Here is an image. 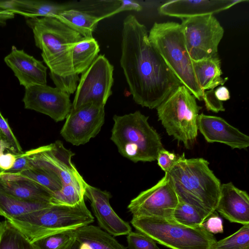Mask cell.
<instances>
[{
  "label": "cell",
  "mask_w": 249,
  "mask_h": 249,
  "mask_svg": "<svg viewBox=\"0 0 249 249\" xmlns=\"http://www.w3.org/2000/svg\"><path fill=\"white\" fill-rule=\"evenodd\" d=\"M178 197L169 179L164 176L153 187L140 193L127 206L134 217L173 219Z\"/></svg>",
  "instance_id": "obj_11"
},
{
  "label": "cell",
  "mask_w": 249,
  "mask_h": 249,
  "mask_svg": "<svg viewBox=\"0 0 249 249\" xmlns=\"http://www.w3.org/2000/svg\"><path fill=\"white\" fill-rule=\"evenodd\" d=\"M179 156L163 148L159 152L156 160L159 166L165 173L176 162Z\"/></svg>",
  "instance_id": "obj_38"
},
{
  "label": "cell",
  "mask_w": 249,
  "mask_h": 249,
  "mask_svg": "<svg viewBox=\"0 0 249 249\" xmlns=\"http://www.w3.org/2000/svg\"><path fill=\"white\" fill-rule=\"evenodd\" d=\"M87 182L82 177L77 180L62 185L53 193L52 204L68 206H75L84 200Z\"/></svg>",
  "instance_id": "obj_29"
},
{
  "label": "cell",
  "mask_w": 249,
  "mask_h": 249,
  "mask_svg": "<svg viewBox=\"0 0 249 249\" xmlns=\"http://www.w3.org/2000/svg\"><path fill=\"white\" fill-rule=\"evenodd\" d=\"M31 168L29 169L15 174H1L0 176L29 179L42 185L53 193L61 190L62 184L58 177L31 163Z\"/></svg>",
  "instance_id": "obj_27"
},
{
  "label": "cell",
  "mask_w": 249,
  "mask_h": 249,
  "mask_svg": "<svg viewBox=\"0 0 249 249\" xmlns=\"http://www.w3.org/2000/svg\"><path fill=\"white\" fill-rule=\"evenodd\" d=\"M197 127L208 142L224 143L232 149H245L249 146V137L220 117L202 113L197 118Z\"/></svg>",
  "instance_id": "obj_16"
},
{
  "label": "cell",
  "mask_w": 249,
  "mask_h": 249,
  "mask_svg": "<svg viewBox=\"0 0 249 249\" xmlns=\"http://www.w3.org/2000/svg\"><path fill=\"white\" fill-rule=\"evenodd\" d=\"M193 68L197 83L204 91L223 86L228 80L223 78L219 57L197 61H193Z\"/></svg>",
  "instance_id": "obj_22"
},
{
  "label": "cell",
  "mask_w": 249,
  "mask_h": 249,
  "mask_svg": "<svg viewBox=\"0 0 249 249\" xmlns=\"http://www.w3.org/2000/svg\"><path fill=\"white\" fill-rule=\"evenodd\" d=\"M29 150L21 154L17 155L16 160L13 167L1 174H15L31 168Z\"/></svg>",
  "instance_id": "obj_36"
},
{
  "label": "cell",
  "mask_w": 249,
  "mask_h": 249,
  "mask_svg": "<svg viewBox=\"0 0 249 249\" xmlns=\"http://www.w3.org/2000/svg\"><path fill=\"white\" fill-rule=\"evenodd\" d=\"M144 25L132 15L124 20L120 63L136 103L156 108L182 85L151 44Z\"/></svg>",
  "instance_id": "obj_1"
},
{
  "label": "cell",
  "mask_w": 249,
  "mask_h": 249,
  "mask_svg": "<svg viewBox=\"0 0 249 249\" xmlns=\"http://www.w3.org/2000/svg\"><path fill=\"white\" fill-rule=\"evenodd\" d=\"M183 85L178 87L157 108L158 120L167 133L189 149L198 134L197 118L202 107Z\"/></svg>",
  "instance_id": "obj_7"
},
{
  "label": "cell",
  "mask_w": 249,
  "mask_h": 249,
  "mask_svg": "<svg viewBox=\"0 0 249 249\" xmlns=\"http://www.w3.org/2000/svg\"><path fill=\"white\" fill-rule=\"evenodd\" d=\"M114 68L104 55H99L81 74L72 108L92 103L105 107L112 94Z\"/></svg>",
  "instance_id": "obj_10"
},
{
  "label": "cell",
  "mask_w": 249,
  "mask_h": 249,
  "mask_svg": "<svg viewBox=\"0 0 249 249\" xmlns=\"http://www.w3.org/2000/svg\"><path fill=\"white\" fill-rule=\"evenodd\" d=\"M104 107L90 103L71 109L60 131L66 141L73 145L84 144L100 131L105 122Z\"/></svg>",
  "instance_id": "obj_12"
},
{
  "label": "cell",
  "mask_w": 249,
  "mask_h": 249,
  "mask_svg": "<svg viewBox=\"0 0 249 249\" xmlns=\"http://www.w3.org/2000/svg\"><path fill=\"white\" fill-rule=\"evenodd\" d=\"M0 249H35L32 243L8 220L0 222Z\"/></svg>",
  "instance_id": "obj_28"
},
{
  "label": "cell",
  "mask_w": 249,
  "mask_h": 249,
  "mask_svg": "<svg viewBox=\"0 0 249 249\" xmlns=\"http://www.w3.org/2000/svg\"><path fill=\"white\" fill-rule=\"evenodd\" d=\"M80 243L75 238L74 236L70 240L64 244L58 249H79Z\"/></svg>",
  "instance_id": "obj_43"
},
{
  "label": "cell",
  "mask_w": 249,
  "mask_h": 249,
  "mask_svg": "<svg viewBox=\"0 0 249 249\" xmlns=\"http://www.w3.org/2000/svg\"><path fill=\"white\" fill-rule=\"evenodd\" d=\"M6 150V147L2 143L0 139V155L3 153L4 151Z\"/></svg>",
  "instance_id": "obj_45"
},
{
  "label": "cell",
  "mask_w": 249,
  "mask_h": 249,
  "mask_svg": "<svg viewBox=\"0 0 249 249\" xmlns=\"http://www.w3.org/2000/svg\"><path fill=\"white\" fill-rule=\"evenodd\" d=\"M29 152L31 163L58 177L62 185L82 177L71 161L75 154L65 148L59 140Z\"/></svg>",
  "instance_id": "obj_13"
},
{
  "label": "cell",
  "mask_w": 249,
  "mask_h": 249,
  "mask_svg": "<svg viewBox=\"0 0 249 249\" xmlns=\"http://www.w3.org/2000/svg\"><path fill=\"white\" fill-rule=\"evenodd\" d=\"M69 6L47 0H11L8 1V10L28 18H55Z\"/></svg>",
  "instance_id": "obj_21"
},
{
  "label": "cell",
  "mask_w": 249,
  "mask_h": 249,
  "mask_svg": "<svg viewBox=\"0 0 249 249\" xmlns=\"http://www.w3.org/2000/svg\"><path fill=\"white\" fill-rule=\"evenodd\" d=\"M99 45L93 37H83L73 46L72 63L74 73L79 74L85 71L98 56Z\"/></svg>",
  "instance_id": "obj_25"
},
{
  "label": "cell",
  "mask_w": 249,
  "mask_h": 249,
  "mask_svg": "<svg viewBox=\"0 0 249 249\" xmlns=\"http://www.w3.org/2000/svg\"><path fill=\"white\" fill-rule=\"evenodd\" d=\"M202 158L186 159L183 153L165 173L178 200L196 208L207 218L215 213L221 184Z\"/></svg>",
  "instance_id": "obj_2"
},
{
  "label": "cell",
  "mask_w": 249,
  "mask_h": 249,
  "mask_svg": "<svg viewBox=\"0 0 249 249\" xmlns=\"http://www.w3.org/2000/svg\"><path fill=\"white\" fill-rule=\"evenodd\" d=\"M15 14L13 13L3 9H0V19L6 20L14 18Z\"/></svg>",
  "instance_id": "obj_44"
},
{
  "label": "cell",
  "mask_w": 249,
  "mask_h": 249,
  "mask_svg": "<svg viewBox=\"0 0 249 249\" xmlns=\"http://www.w3.org/2000/svg\"><path fill=\"white\" fill-rule=\"evenodd\" d=\"M55 18L78 33L83 37H91L97 24L105 18L80 10L69 9Z\"/></svg>",
  "instance_id": "obj_24"
},
{
  "label": "cell",
  "mask_w": 249,
  "mask_h": 249,
  "mask_svg": "<svg viewBox=\"0 0 249 249\" xmlns=\"http://www.w3.org/2000/svg\"><path fill=\"white\" fill-rule=\"evenodd\" d=\"M120 6L114 11L104 15L105 18L112 16L118 13L129 10L141 11L142 7L137 1L134 0H119Z\"/></svg>",
  "instance_id": "obj_40"
},
{
  "label": "cell",
  "mask_w": 249,
  "mask_h": 249,
  "mask_svg": "<svg viewBox=\"0 0 249 249\" xmlns=\"http://www.w3.org/2000/svg\"><path fill=\"white\" fill-rule=\"evenodd\" d=\"M0 139L6 147V150L16 155L24 152L13 133L6 119L0 112Z\"/></svg>",
  "instance_id": "obj_33"
},
{
  "label": "cell",
  "mask_w": 249,
  "mask_h": 249,
  "mask_svg": "<svg viewBox=\"0 0 249 249\" xmlns=\"http://www.w3.org/2000/svg\"><path fill=\"white\" fill-rule=\"evenodd\" d=\"M4 61L13 71L20 84L26 88L36 85H47V70L42 62L18 50L15 46Z\"/></svg>",
  "instance_id": "obj_18"
},
{
  "label": "cell",
  "mask_w": 249,
  "mask_h": 249,
  "mask_svg": "<svg viewBox=\"0 0 249 249\" xmlns=\"http://www.w3.org/2000/svg\"><path fill=\"white\" fill-rule=\"evenodd\" d=\"M8 220L33 242L51 234L89 225L94 217L83 200L73 206L52 205Z\"/></svg>",
  "instance_id": "obj_6"
},
{
  "label": "cell",
  "mask_w": 249,
  "mask_h": 249,
  "mask_svg": "<svg viewBox=\"0 0 249 249\" xmlns=\"http://www.w3.org/2000/svg\"><path fill=\"white\" fill-rule=\"evenodd\" d=\"M214 89L204 91L202 99L205 103L207 110L215 113L224 111L225 108L223 102L219 101L215 97Z\"/></svg>",
  "instance_id": "obj_37"
},
{
  "label": "cell",
  "mask_w": 249,
  "mask_h": 249,
  "mask_svg": "<svg viewBox=\"0 0 249 249\" xmlns=\"http://www.w3.org/2000/svg\"><path fill=\"white\" fill-rule=\"evenodd\" d=\"M0 193L22 200L51 203L53 193L29 179L0 176Z\"/></svg>",
  "instance_id": "obj_20"
},
{
  "label": "cell",
  "mask_w": 249,
  "mask_h": 249,
  "mask_svg": "<svg viewBox=\"0 0 249 249\" xmlns=\"http://www.w3.org/2000/svg\"><path fill=\"white\" fill-rule=\"evenodd\" d=\"M73 231H66L51 234L32 243L35 249H58L74 236Z\"/></svg>",
  "instance_id": "obj_32"
},
{
  "label": "cell",
  "mask_w": 249,
  "mask_h": 249,
  "mask_svg": "<svg viewBox=\"0 0 249 249\" xmlns=\"http://www.w3.org/2000/svg\"><path fill=\"white\" fill-rule=\"evenodd\" d=\"M210 249H249V224L243 225L231 235L215 241Z\"/></svg>",
  "instance_id": "obj_31"
},
{
  "label": "cell",
  "mask_w": 249,
  "mask_h": 249,
  "mask_svg": "<svg viewBox=\"0 0 249 249\" xmlns=\"http://www.w3.org/2000/svg\"><path fill=\"white\" fill-rule=\"evenodd\" d=\"M75 238L90 249H126L112 235L98 227L87 225L73 231Z\"/></svg>",
  "instance_id": "obj_23"
},
{
  "label": "cell",
  "mask_w": 249,
  "mask_h": 249,
  "mask_svg": "<svg viewBox=\"0 0 249 249\" xmlns=\"http://www.w3.org/2000/svg\"><path fill=\"white\" fill-rule=\"evenodd\" d=\"M173 218L181 224L196 227L202 225L207 218L196 208L178 200L174 211Z\"/></svg>",
  "instance_id": "obj_30"
},
{
  "label": "cell",
  "mask_w": 249,
  "mask_h": 249,
  "mask_svg": "<svg viewBox=\"0 0 249 249\" xmlns=\"http://www.w3.org/2000/svg\"><path fill=\"white\" fill-rule=\"evenodd\" d=\"M49 75L56 88L69 95L73 94L76 91L80 80L78 74L74 73L63 77L50 72Z\"/></svg>",
  "instance_id": "obj_35"
},
{
  "label": "cell",
  "mask_w": 249,
  "mask_h": 249,
  "mask_svg": "<svg viewBox=\"0 0 249 249\" xmlns=\"http://www.w3.org/2000/svg\"><path fill=\"white\" fill-rule=\"evenodd\" d=\"M215 97L220 102L226 101L230 99V93L228 88L224 86H220L214 89Z\"/></svg>",
  "instance_id": "obj_42"
},
{
  "label": "cell",
  "mask_w": 249,
  "mask_h": 249,
  "mask_svg": "<svg viewBox=\"0 0 249 249\" xmlns=\"http://www.w3.org/2000/svg\"><path fill=\"white\" fill-rule=\"evenodd\" d=\"M17 155L11 152L2 153L0 155V173L7 171L13 166Z\"/></svg>",
  "instance_id": "obj_41"
},
{
  "label": "cell",
  "mask_w": 249,
  "mask_h": 249,
  "mask_svg": "<svg viewBox=\"0 0 249 249\" xmlns=\"http://www.w3.org/2000/svg\"><path fill=\"white\" fill-rule=\"evenodd\" d=\"M126 240L128 249H160L154 240L138 231H130Z\"/></svg>",
  "instance_id": "obj_34"
},
{
  "label": "cell",
  "mask_w": 249,
  "mask_h": 249,
  "mask_svg": "<svg viewBox=\"0 0 249 249\" xmlns=\"http://www.w3.org/2000/svg\"><path fill=\"white\" fill-rule=\"evenodd\" d=\"M51 203L29 202L0 193V215L10 220L48 208Z\"/></svg>",
  "instance_id": "obj_26"
},
{
  "label": "cell",
  "mask_w": 249,
  "mask_h": 249,
  "mask_svg": "<svg viewBox=\"0 0 249 249\" xmlns=\"http://www.w3.org/2000/svg\"><path fill=\"white\" fill-rule=\"evenodd\" d=\"M79 249H90V248L84 243H80Z\"/></svg>",
  "instance_id": "obj_46"
},
{
  "label": "cell",
  "mask_w": 249,
  "mask_h": 249,
  "mask_svg": "<svg viewBox=\"0 0 249 249\" xmlns=\"http://www.w3.org/2000/svg\"><path fill=\"white\" fill-rule=\"evenodd\" d=\"M148 119L139 110L113 117L110 139L121 155L134 162L156 160L164 148L160 135Z\"/></svg>",
  "instance_id": "obj_5"
},
{
  "label": "cell",
  "mask_w": 249,
  "mask_h": 249,
  "mask_svg": "<svg viewBox=\"0 0 249 249\" xmlns=\"http://www.w3.org/2000/svg\"><path fill=\"white\" fill-rule=\"evenodd\" d=\"M7 20L4 19H0V26H4L6 24Z\"/></svg>",
  "instance_id": "obj_47"
},
{
  "label": "cell",
  "mask_w": 249,
  "mask_h": 249,
  "mask_svg": "<svg viewBox=\"0 0 249 249\" xmlns=\"http://www.w3.org/2000/svg\"><path fill=\"white\" fill-rule=\"evenodd\" d=\"M202 226L208 232L213 234L223 232V221L216 211L205 220Z\"/></svg>",
  "instance_id": "obj_39"
},
{
  "label": "cell",
  "mask_w": 249,
  "mask_h": 249,
  "mask_svg": "<svg viewBox=\"0 0 249 249\" xmlns=\"http://www.w3.org/2000/svg\"><path fill=\"white\" fill-rule=\"evenodd\" d=\"M26 22L50 72L63 77L75 73L72 50L83 37L55 18H28Z\"/></svg>",
  "instance_id": "obj_3"
},
{
  "label": "cell",
  "mask_w": 249,
  "mask_h": 249,
  "mask_svg": "<svg viewBox=\"0 0 249 249\" xmlns=\"http://www.w3.org/2000/svg\"><path fill=\"white\" fill-rule=\"evenodd\" d=\"M148 37L151 44L182 85L196 99L202 100L203 91L195 76L181 24L174 21L155 22Z\"/></svg>",
  "instance_id": "obj_4"
},
{
  "label": "cell",
  "mask_w": 249,
  "mask_h": 249,
  "mask_svg": "<svg viewBox=\"0 0 249 249\" xmlns=\"http://www.w3.org/2000/svg\"><path fill=\"white\" fill-rule=\"evenodd\" d=\"M25 89L26 109L47 115L56 122L66 119L71 109L70 95L56 87L36 85Z\"/></svg>",
  "instance_id": "obj_14"
},
{
  "label": "cell",
  "mask_w": 249,
  "mask_h": 249,
  "mask_svg": "<svg viewBox=\"0 0 249 249\" xmlns=\"http://www.w3.org/2000/svg\"><path fill=\"white\" fill-rule=\"evenodd\" d=\"M246 0H174L166 1L158 8L162 15L178 18H189L213 15L227 10Z\"/></svg>",
  "instance_id": "obj_17"
},
{
  "label": "cell",
  "mask_w": 249,
  "mask_h": 249,
  "mask_svg": "<svg viewBox=\"0 0 249 249\" xmlns=\"http://www.w3.org/2000/svg\"><path fill=\"white\" fill-rule=\"evenodd\" d=\"M131 225L156 243L172 249H210L216 240L201 225L192 227L173 219L133 216Z\"/></svg>",
  "instance_id": "obj_8"
},
{
  "label": "cell",
  "mask_w": 249,
  "mask_h": 249,
  "mask_svg": "<svg viewBox=\"0 0 249 249\" xmlns=\"http://www.w3.org/2000/svg\"><path fill=\"white\" fill-rule=\"evenodd\" d=\"M181 20L186 48L193 61L219 56L218 47L224 30L213 15L198 16Z\"/></svg>",
  "instance_id": "obj_9"
},
{
  "label": "cell",
  "mask_w": 249,
  "mask_h": 249,
  "mask_svg": "<svg viewBox=\"0 0 249 249\" xmlns=\"http://www.w3.org/2000/svg\"><path fill=\"white\" fill-rule=\"evenodd\" d=\"M85 196L90 201L92 212L105 231L114 236L127 235L132 231L130 225L111 207L109 203L111 195L108 192L87 183Z\"/></svg>",
  "instance_id": "obj_15"
},
{
  "label": "cell",
  "mask_w": 249,
  "mask_h": 249,
  "mask_svg": "<svg viewBox=\"0 0 249 249\" xmlns=\"http://www.w3.org/2000/svg\"><path fill=\"white\" fill-rule=\"evenodd\" d=\"M215 211L231 222L249 224V196L232 182L221 184Z\"/></svg>",
  "instance_id": "obj_19"
}]
</instances>
